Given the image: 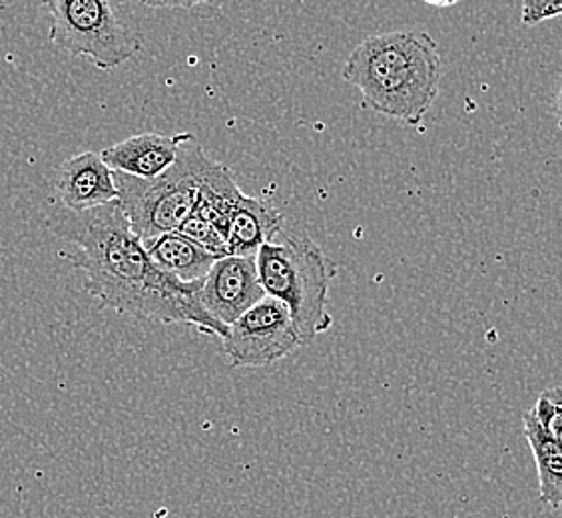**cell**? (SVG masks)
I'll list each match as a JSON object with an SVG mask.
<instances>
[{"mask_svg": "<svg viewBox=\"0 0 562 518\" xmlns=\"http://www.w3.org/2000/svg\"><path fill=\"white\" fill-rule=\"evenodd\" d=\"M344 78L369 109L415 126L439 94L441 56L423 31L375 34L351 53Z\"/></svg>", "mask_w": 562, "mask_h": 518, "instance_id": "2", "label": "cell"}, {"mask_svg": "<svg viewBox=\"0 0 562 518\" xmlns=\"http://www.w3.org/2000/svg\"><path fill=\"white\" fill-rule=\"evenodd\" d=\"M184 134L164 136L156 132L131 136L100 151L112 172L128 173L134 178H156L172 166Z\"/></svg>", "mask_w": 562, "mask_h": 518, "instance_id": "10", "label": "cell"}, {"mask_svg": "<svg viewBox=\"0 0 562 518\" xmlns=\"http://www.w3.org/2000/svg\"><path fill=\"white\" fill-rule=\"evenodd\" d=\"M283 227V216L273 205L241 192L227 219V256H256Z\"/></svg>", "mask_w": 562, "mask_h": 518, "instance_id": "11", "label": "cell"}, {"mask_svg": "<svg viewBox=\"0 0 562 518\" xmlns=\"http://www.w3.org/2000/svg\"><path fill=\"white\" fill-rule=\"evenodd\" d=\"M261 290L256 270V256H226L214 261L212 270L200 288V303L217 324H234L239 315L261 302Z\"/></svg>", "mask_w": 562, "mask_h": 518, "instance_id": "8", "label": "cell"}, {"mask_svg": "<svg viewBox=\"0 0 562 518\" xmlns=\"http://www.w3.org/2000/svg\"><path fill=\"white\" fill-rule=\"evenodd\" d=\"M144 7L151 9H180V11H192L198 4L212 2V0H138Z\"/></svg>", "mask_w": 562, "mask_h": 518, "instance_id": "16", "label": "cell"}, {"mask_svg": "<svg viewBox=\"0 0 562 518\" xmlns=\"http://www.w3.org/2000/svg\"><path fill=\"white\" fill-rule=\"evenodd\" d=\"M56 194L70 212H85L119 200L112 170L98 151H82L58 166Z\"/></svg>", "mask_w": 562, "mask_h": 518, "instance_id": "9", "label": "cell"}, {"mask_svg": "<svg viewBox=\"0 0 562 518\" xmlns=\"http://www.w3.org/2000/svg\"><path fill=\"white\" fill-rule=\"evenodd\" d=\"M300 347L302 337L288 307L268 295L227 325L222 337V349L232 368H266Z\"/></svg>", "mask_w": 562, "mask_h": 518, "instance_id": "6", "label": "cell"}, {"mask_svg": "<svg viewBox=\"0 0 562 518\" xmlns=\"http://www.w3.org/2000/svg\"><path fill=\"white\" fill-rule=\"evenodd\" d=\"M522 431L537 463L541 503L559 510L562 503L561 388L542 391L537 403L522 415Z\"/></svg>", "mask_w": 562, "mask_h": 518, "instance_id": "7", "label": "cell"}, {"mask_svg": "<svg viewBox=\"0 0 562 518\" xmlns=\"http://www.w3.org/2000/svg\"><path fill=\"white\" fill-rule=\"evenodd\" d=\"M46 229L70 248L63 258L85 273L82 290L100 309L164 325H190L220 339L226 335L227 327L200 303L204 280L184 283L160 270L132 232L119 202L85 212L60 210L46 217Z\"/></svg>", "mask_w": 562, "mask_h": 518, "instance_id": "1", "label": "cell"}, {"mask_svg": "<svg viewBox=\"0 0 562 518\" xmlns=\"http://www.w3.org/2000/svg\"><path fill=\"white\" fill-rule=\"evenodd\" d=\"M142 244L160 270L184 283L204 280L216 261L206 249L195 246L192 239L186 238L180 232H168Z\"/></svg>", "mask_w": 562, "mask_h": 518, "instance_id": "12", "label": "cell"}, {"mask_svg": "<svg viewBox=\"0 0 562 518\" xmlns=\"http://www.w3.org/2000/svg\"><path fill=\"white\" fill-rule=\"evenodd\" d=\"M176 232H180L186 238L192 239L195 246L206 249L207 254L216 259L226 258L227 256L224 234L214 224H210L204 217L198 216L194 212L186 217L184 224L178 227Z\"/></svg>", "mask_w": 562, "mask_h": 518, "instance_id": "14", "label": "cell"}, {"mask_svg": "<svg viewBox=\"0 0 562 518\" xmlns=\"http://www.w3.org/2000/svg\"><path fill=\"white\" fill-rule=\"evenodd\" d=\"M50 14L48 41L58 50L112 70L142 50L132 0H43Z\"/></svg>", "mask_w": 562, "mask_h": 518, "instance_id": "5", "label": "cell"}, {"mask_svg": "<svg viewBox=\"0 0 562 518\" xmlns=\"http://www.w3.org/2000/svg\"><path fill=\"white\" fill-rule=\"evenodd\" d=\"M562 0H522V24L537 26L561 16Z\"/></svg>", "mask_w": 562, "mask_h": 518, "instance_id": "15", "label": "cell"}, {"mask_svg": "<svg viewBox=\"0 0 562 518\" xmlns=\"http://www.w3.org/2000/svg\"><path fill=\"white\" fill-rule=\"evenodd\" d=\"M239 195H241V190L236 184L232 172L227 170L226 166L214 162L200 185L194 214L204 217L210 224H214L226 238L227 219H229V214L238 202Z\"/></svg>", "mask_w": 562, "mask_h": 518, "instance_id": "13", "label": "cell"}, {"mask_svg": "<svg viewBox=\"0 0 562 518\" xmlns=\"http://www.w3.org/2000/svg\"><path fill=\"white\" fill-rule=\"evenodd\" d=\"M212 164L194 136L184 134L176 160L160 176L144 180L112 172L119 190L116 202L132 232L146 241L182 226L194 212L200 185Z\"/></svg>", "mask_w": 562, "mask_h": 518, "instance_id": "4", "label": "cell"}, {"mask_svg": "<svg viewBox=\"0 0 562 518\" xmlns=\"http://www.w3.org/2000/svg\"><path fill=\"white\" fill-rule=\"evenodd\" d=\"M256 270L263 293L288 307L303 346L331 327L327 300L337 270L314 239L281 227L258 249Z\"/></svg>", "mask_w": 562, "mask_h": 518, "instance_id": "3", "label": "cell"}, {"mask_svg": "<svg viewBox=\"0 0 562 518\" xmlns=\"http://www.w3.org/2000/svg\"><path fill=\"white\" fill-rule=\"evenodd\" d=\"M423 2H427L429 7H435V9H449V7L457 4L459 0H423Z\"/></svg>", "mask_w": 562, "mask_h": 518, "instance_id": "17", "label": "cell"}]
</instances>
